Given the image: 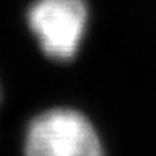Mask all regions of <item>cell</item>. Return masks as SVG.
<instances>
[{
    "mask_svg": "<svg viewBox=\"0 0 156 156\" xmlns=\"http://www.w3.org/2000/svg\"><path fill=\"white\" fill-rule=\"evenodd\" d=\"M43 53L56 61L75 58L88 24L84 0H37L27 15Z\"/></svg>",
    "mask_w": 156,
    "mask_h": 156,
    "instance_id": "7a4b0ae2",
    "label": "cell"
},
{
    "mask_svg": "<svg viewBox=\"0 0 156 156\" xmlns=\"http://www.w3.org/2000/svg\"><path fill=\"white\" fill-rule=\"evenodd\" d=\"M24 150L35 156H94L101 154V142L94 127L75 110L56 108L29 124Z\"/></svg>",
    "mask_w": 156,
    "mask_h": 156,
    "instance_id": "6da1fadb",
    "label": "cell"
}]
</instances>
